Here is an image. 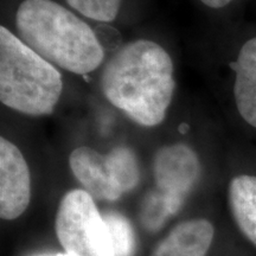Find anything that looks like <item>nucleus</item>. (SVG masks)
Returning a JSON list of instances; mask_svg holds the SVG:
<instances>
[{"label":"nucleus","instance_id":"nucleus-1","mask_svg":"<svg viewBox=\"0 0 256 256\" xmlns=\"http://www.w3.org/2000/svg\"><path fill=\"white\" fill-rule=\"evenodd\" d=\"M104 95L134 122L156 127L165 120L176 89L171 56L160 44L136 40L118 48L101 72Z\"/></svg>","mask_w":256,"mask_h":256},{"label":"nucleus","instance_id":"nucleus-2","mask_svg":"<svg viewBox=\"0 0 256 256\" xmlns=\"http://www.w3.org/2000/svg\"><path fill=\"white\" fill-rule=\"evenodd\" d=\"M16 28L34 52L69 72L88 75L104 62V49L95 30L55 0H23Z\"/></svg>","mask_w":256,"mask_h":256},{"label":"nucleus","instance_id":"nucleus-3","mask_svg":"<svg viewBox=\"0 0 256 256\" xmlns=\"http://www.w3.org/2000/svg\"><path fill=\"white\" fill-rule=\"evenodd\" d=\"M63 78L4 25L0 26V100L18 113L43 116L55 110Z\"/></svg>","mask_w":256,"mask_h":256},{"label":"nucleus","instance_id":"nucleus-4","mask_svg":"<svg viewBox=\"0 0 256 256\" xmlns=\"http://www.w3.org/2000/svg\"><path fill=\"white\" fill-rule=\"evenodd\" d=\"M57 238L69 256H115L107 223L87 191L76 188L60 200Z\"/></svg>","mask_w":256,"mask_h":256},{"label":"nucleus","instance_id":"nucleus-5","mask_svg":"<svg viewBox=\"0 0 256 256\" xmlns=\"http://www.w3.org/2000/svg\"><path fill=\"white\" fill-rule=\"evenodd\" d=\"M203 166L197 152L185 144L162 147L156 153L153 174L170 215L177 214L198 184Z\"/></svg>","mask_w":256,"mask_h":256},{"label":"nucleus","instance_id":"nucleus-6","mask_svg":"<svg viewBox=\"0 0 256 256\" xmlns=\"http://www.w3.org/2000/svg\"><path fill=\"white\" fill-rule=\"evenodd\" d=\"M226 60L229 95L240 124L256 133V31H249L236 42Z\"/></svg>","mask_w":256,"mask_h":256},{"label":"nucleus","instance_id":"nucleus-7","mask_svg":"<svg viewBox=\"0 0 256 256\" xmlns=\"http://www.w3.org/2000/svg\"><path fill=\"white\" fill-rule=\"evenodd\" d=\"M31 200V174L20 150L0 139V217L12 220L23 215Z\"/></svg>","mask_w":256,"mask_h":256},{"label":"nucleus","instance_id":"nucleus-8","mask_svg":"<svg viewBox=\"0 0 256 256\" xmlns=\"http://www.w3.org/2000/svg\"><path fill=\"white\" fill-rule=\"evenodd\" d=\"M69 165L75 178L94 200L113 202L122 196L115 185L107 154L87 146L78 147L69 156Z\"/></svg>","mask_w":256,"mask_h":256},{"label":"nucleus","instance_id":"nucleus-9","mask_svg":"<svg viewBox=\"0 0 256 256\" xmlns=\"http://www.w3.org/2000/svg\"><path fill=\"white\" fill-rule=\"evenodd\" d=\"M215 236L214 224L206 218L178 223L153 249L151 256H206Z\"/></svg>","mask_w":256,"mask_h":256},{"label":"nucleus","instance_id":"nucleus-10","mask_svg":"<svg viewBox=\"0 0 256 256\" xmlns=\"http://www.w3.org/2000/svg\"><path fill=\"white\" fill-rule=\"evenodd\" d=\"M228 203L240 232L256 247V174H238L232 177Z\"/></svg>","mask_w":256,"mask_h":256},{"label":"nucleus","instance_id":"nucleus-11","mask_svg":"<svg viewBox=\"0 0 256 256\" xmlns=\"http://www.w3.org/2000/svg\"><path fill=\"white\" fill-rule=\"evenodd\" d=\"M110 158L115 185L121 194L132 191L139 183L140 172L136 156L130 148L124 146L114 147L110 153Z\"/></svg>","mask_w":256,"mask_h":256},{"label":"nucleus","instance_id":"nucleus-12","mask_svg":"<svg viewBox=\"0 0 256 256\" xmlns=\"http://www.w3.org/2000/svg\"><path fill=\"white\" fill-rule=\"evenodd\" d=\"M110 234L115 256H133L136 252V235L126 217L110 211L104 216Z\"/></svg>","mask_w":256,"mask_h":256},{"label":"nucleus","instance_id":"nucleus-13","mask_svg":"<svg viewBox=\"0 0 256 256\" xmlns=\"http://www.w3.org/2000/svg\"><path fill=\"white\" fill-rule=\"evenodd\" d=\"M80 14L100 23H112L116 19L122 0H66Z\"/></svg>","mask_w":256,"mask_h":256},{"label":"nucleus","instance_id":"nucleus-14","mask_svg":"<svg viewBox=\"0 0 256 256\" xmlns=\"http://www.w3.org/2000/svg\"><path fill=\"white\" fill-rule=\"evenodd\" d=\"M202 6L215 14H224L241 4L243 0H198Z\"/></svg>","mask_w":256,"mask_h":256},{"label":"nucleus","instance_id":"nucleus-15","mask_svg":"<svg viewBox=\"0 0 256 256\" xmlns=\"http://www.w3.org/2000/svg\"><path fill=\"white\" fill-rule=\"evenodd\" d=\"M54 256H69L68 254H56V255H54Z\"/></svg>","mask_w":256,"mask_h":256}]
</instances>
